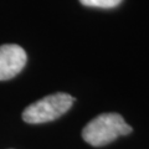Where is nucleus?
<instances>
[{"mask_svg":"<svg viewBox=\"0 0 149 149\" xmlns=\"http://www.w3.org/2000/svg\"><path fill=\"white\" fill-rule=\"evenodd\" d=\"M80 3L85 6L90 8H101V9H111L118 6L122 0H80Z\"/></svg>","mask_w":149,"mask_h":149,"instance_id":"nucleus-4","label":"nucleus"},{"mask_svg":"<svg viewBox=\"0 0 149 149\" xmlns=\"http://www.w3.org/2000/svg\"><path fill=\"white\" fill-rule=\"evenodd\" d=\"M132 132V127L118 113H102L85 125L82 130L83 141L93 147L106 146L120 136Z\"/></svg>","mask_w":149,"mask_h":149,"instance_id":"nucleus-1","label":"nucleus"},{"mask_svg":"<svg viewBox=\"0 0 149 149\" xmlns=\"http://www.w3.org/2000/svg\"><path fill=\"white\" fill-rule=\"evenodd\" d=\"M74 98L68 93H54L31 103L22 112V119L30 124H40L60 118L71 108Z\"/></svg>","mask_w":149,"mask_h":149,"instance_id":"nucleus-2","label":"nucleus"},{"mask_svg":"<svg viewBox=\"0 0 149 149\" xmlns=\"http://www.w3.org/2000/svg\"><path fill=\"white\" fill-rule=\"evenodd\" d=\"M27 56L25 50L15 44L0 46V81L15 77L25 67Z\"/></svg>","mask_w":149,"mask_h":149,"instance_id":"nucleus-3","label":"nucleus"}]
</instances>
